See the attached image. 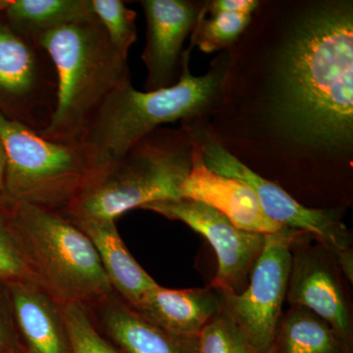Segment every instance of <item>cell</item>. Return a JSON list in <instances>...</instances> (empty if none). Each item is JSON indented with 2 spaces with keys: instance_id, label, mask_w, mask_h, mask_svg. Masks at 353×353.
Returning a JSON list of instances; mask_svg holds the SVG:
<instances>
[{
  "instance_id": "18",
  "label": "cell",
  "mask_w": 353,
  "mask_h": 353,
  "mask_svg": "<svg viewBox=\"0 0 353 353\" xmlns=\"http://www.w3.org/2000/svg\"><path fill=\"white\" fill-rule=\"evenodd\" d=\"M2 13L14 31L34 43L64 26L97 19L92 0H7Z\"/></svg>"
},
{
  "instance_id": "23",
  "label": "cell",
  "mask_w": 353,
  "mask_h": 353,
  "mask_svg": "<svg viewBox=\"0 0 353 353\" xmlns=\"http://www.w3.org/2000/svg\"><path fill=\"white\" fill-rule=\"evenodd\" d=\"M0 280L36 281L25 259L17 236L11 224L8 205L0 203Z\"/></svg>"
},
{
  "instance_id": "4",
  "label": "cell",
  "mask_w": 353,
  "mask_h": 353,
  "mask_svg": "<svg viewBox=\"0 0 353 353\" xmlns=\"http://www.w3.org/2000/svg\"><path fill=\"white\" fill-rule=\"evenodd\" d=\"M192 158L189 139L176 132L154 131L119 159L95 170L63 213L73 221H115L152 202L182 199Z\"/></svg>"
},
{
  "instance_id": "7",
  "label": "cell",
  "mask_w": 353,
  "mask_h": 353,
  "mask_svg": "<svg viewBox=\"0 0 353 353\" xmlns=\"http://www.w3.org/2000/svg\"><path fill=\"white\" fill-rule=\"evenodd\" d=\"M192 141L199 146L208 169L250 185L269 219L279 226L314 236L334 255L347 280L353 282L352 234L336 211L305 208L282 188L253 172L215 139L204 137L199 143Z\"/></svg>"
},
{
  "instance_id": "17",
  "label": "cell",
  "mask_w": 353,
  "mask_h": 353,
  "mask_svg": "<svg viewBox=\"0 0 353 353\" xmlns=\"http://www.w3.org/2000/svg\"><path fill=\"white\" fill-rule=\"evenodd\" d=\"M71 220V219H70ZM94 243L114 292L134 307L158 285L123 243L115 221L71 220Z\"/></svg>"
},
{
  "instance_id": "2",
  "label": "cell",
  "mask_w": 353,
  "mask_h": 353,
  "mask_svg": "<svg viewBox=\"0 0 353 353\" xmlns=\"http://www.w3.org/2000/svg\"><path fill=\"white\" fill-rule=\"evenodd\" d=\"M189 62L188 50L178 82L171 87L139 92L129 77L108 95L80 141L94 171L126 154L160 125L194 119L215 105L227 77L224 60L201 77L192 75Z\"/></svg>"
},
{
  "instance_id": "6",
  "label": "cell",
  "mask_w": 353,
  "mask_h": 353,
  "mask_svg": "<svg viewBox=\"0 0 353 353\" xmlns=\"http://www.w3.org/2000/svg\"><path fill=\"white\" fill-rule=\"evenodd\" d=\"M6 155L7 205L31 204L65 212L94 172L80 143H57L0 113Z\"/></svg>"
},
{
  "instance_id": "19",
  "label": "cell",
  "mask_w": 353,
  "mask_h": 353,
  "mask_svg": "<svg viewBox=\"0 0 353 353\" xmlns=\"http://www.w3.org/2000/svg\"><path fill=\"white\" fill-rule=\"evenodd\" d=\"M270 353H353L329 323L307 308L283 313Z\"/></svg>"
},
{
  "instance_id": "22",
  "label": "cell",
  "mask_w": 353,
  "mask_h": 353,
  "mask_svg": "<svg viewBox=\"0 0 353 353\" xmlns=\"http://www.w3.org/2000/svg\"><path fill=\"white\" fill-rule=\"evenodd\" d=\"M72 353H119L94 328L79 303L62 304Z\"/></svg>"
},
{
  "instance_id": "27",
  "label": "cell",
  "mask_w": 353,
  "mask_h": 353,
  "mask_svg": "<svg viewBox=\"0 0 353 353\" xmlns=\"http://www.w3.org/2000/svg\"><path fill=\"white\" fill-rule=\"evenodd\" d=\"M6 155L3 145L0 141V203L7 205L4 199V175H6Z\"/></svg>"
},
{
  "instance_id": "24",
  "label": "cell",
  "mask_w": 353,
  "mask_h": 353,
  "mask_svg": "<svg viewBox=\"0 0 353 353\" xmlns=\"http://www.w3.org/2000/svg\"><path fill=\"white\" fill-rule=\"evenodd\" d=\"M197 353H248L243 334L224 308L201 330Z\"/></svg>"
},
{
  "instance_id": "9",
  "label": "cell",
  "mask_w": 353,
  "mask_h": 353,
  "mask_svg": "<svg viewBox=\"0 0 353 353\" xmlns=\"http://www.w3.org/2000/svg\"><path fill=\"white\" fill-rule=\"evenodd\" d=\"M0 0V113L39 132L57 105V70L39 44L19 36L4 18Z\"/></svg>"
},
{
  "instance_id": "1",
  "label": "cell",
  "mask_w": 353,
  "mask_h": 353,
  "mask_svg": "<svg viewBox=\"0 0 353 353\" xmlns=\"http://www.w3.org/2000/svg\"><path fill=\"white\" fill-rule=\"evenodd\" d=\"M273 99L279 126L296 143L352 145V4H323L297 24L281 54Z\"/></svg>"
},
{
  "instance_id": "13",
  "label": "cell",
  "mask_w": 353,
  "mask_h": 353,
  "mask_svg": "<svg viewBox=\"0 0 353 353\" xmlns=\"http://www.w3.org/2000/svg\"><path fill=\"white\" fill-rule=\"evenodd\" d=\"M83 305L94 328L119 353H197L199 336L160 328L115 292Z\"/></svg>"
},
{
  "instance_id": "16",
  "label": "cell",
  "mask_w": 353,
  "mask_h": 353,
  "mask_svg": "<svg viewBox=\"0 0 353 353\" xmlns=\"http://www.w3.org/2000/svg\"><path fill=\"white\" fill-rule=\"evenodd\" d=\"M141 317L160 328L183 336H199L223 308L219 292L213 285L169 290L157 285L134 307Z\"/></svg>"
},
{
  "instance_id": "21",
  "label": "cell",
  "mask_w": 353,
  "mask_h": 353,
  "mask_svg": "<svg viewBox=\"0 0 353 353\" xmlns=\"http://www.w3.org/2000/svg\"><path fill=\"white\" fill-rule=\"evenodd\" d=\"M95 17L101 22L109 41L128 59L137 41V14L121 0H92Z\"/></svg>"
},
{
  "instance_id": "15",
  "label": "cell",
  "mask_w": 353,
  "mask_h": 353,
  "mask_svg": "<svg viewBox=\"0 0 353 353\" xmlns=\"http://www.w3.org/2000/svg\"><path fill=\"white\" fill-rule=\"evenodd\" d=\"M21 347L26 353H72L62 303L36 281L7 283Z\"/></svg>"
},
{
  "instance_id": "14",
  "label": "cell",
  "mask_w": 353,
  "mask_h": 353,
  "mask_svg": "<svg viewBox=\"0 0 353 353\" xmlns=\"http://www.w3.org/2000/svg\"><path fill=\"white\" fill-rule=\"evenodd\" d=\"M192 145V168L181 187L182 199L201 202L219 211L245 231L272 234L283 227L267 217L254 190L236 179L215 173L204 164L199 146Z\"/></svg>"
},
{
  "instance_id": "8",
  "label": "cell",
  "mask_w": 353,
  "mask_h": 353,
  "mask_svg": "<svg viewBox=\"0 0 353 353\" xmlns=\"http://www.w3.org/2000/svg\"><path fill=\"white\" fill-rule=\"evenodd\" d=\"M301 233L303 232L284 227L267 234L248 288L240 294L218 290L223 308L245 338L248 353L271 352L287 299L290 246Z\"/></svg>"
},
{
  "instance_id": "20",
  "label": "cell",
  "mask_w": 353,
  "mask_h": 353,
  "mask_svg": "<svg viewBox=\"0 0 353 353\" xmlns=\"http://www.w3.org/2000/svg\"><path fill=\"white\" fill-rule=\"evenodd\" d=\"M202 9L192 32V44L202 52L211 53L232 46L245 32L252 21V15L239 13H218L206 19Z\"/></svg>"
},
{
  "instance_id": "10",
  "label": "cell",
  "mask_w": 353,
  "mask_h": 353,
  "mask_svg": "<svg viewBox=\"0 0 353 353\" xmlns=\"http://www.w3.org/2000/svg\"><path fill=\"white\" fill-rule=\"evenodd\" d=\"M141 209L181 221L209 241L218 259L217 273L211 285L234 294L248 288L267 234L239 229L219 211L192 199L152 202Z\"/></svg>"
},
{
  "instance_id": "5",
  "label": "cell",
  "mask_w": 353,
  "mask_h": 353,
  "mask_svg": "<svg viewBox=\"0 0 353 353\" xmlns=\"http://www.w3.org/2000/svg\"><path fill=\"white\" fill-rule=\"evenodd\" d=\"M8 209L37 282L60 303L87 304L112 294L94 243L64 213L26 203Z\"/></svg>"
},
{
  "instance_id": "12",
  "label": "cell",
  "mask_w": 353,
  "mask_h": 353,
  "mask_svg": "<svg viewBox=\"0 0 353 353\" xmlns=\"http://www.w3.org/2000/svg\"><path fill=\"white\" fill-rule=\"evenodd\" d=\"M146 44L141 59L148 70L146 92L169 88L181 73L183 46L194 32L201 7L187 0H143Z\"/></svg>"
},
{
  "instance_id": "26",
  "label": "cell",
  "mask_w": 353,
  "mask_h": 353,
  "mask_svg": "<svg viewBox=\"0 0 353 353\" xmlns=\"http://www.w3.org/2000/svg\"><path fill=\"white\" fill-rule=\"evenodd\" d=\"M259 6L255 0H215L210 2L208 11L211 15L218 13H239L252 15Z\"/></svg>"
},
{
  "instance_id": "25",
  "label": "cell",
  "mask_w": 353,
  "mask_h": 353,
  "mask_svg": "<svg viewBox=\"0 0 353 353\" xmlns=\"http://www.w3.org/2000/svg\"><path fill=\"white\" fill-rule=\"evenodd\" d=\"M20 348L22 347L14 321L8 285L0 280V353L14 352Z\"/></svg>"
},
{
  "instance_id": "11",
  "label": "cell",
  "mask_w": 353,
  "mask_h": 353,
  "mask_svg": "<svg viewBox=\"0 0 353 353\" xmlns=\"http://www.w3.org/2000/svg\"><path fill=\"white\" fill-rule=\"evenodd\" d=\"M290 250L292 266L285 301L290 306L307 308L321 317L353 348L352 301L334 255L306 233L296 236Z\"/></svg>"
},
{
  "instance_id": "28",
  "label": "cell",
  "mask_w": 353,
  "mask_h": 353,
  "mask_svg": "<svg viewBox=\"0 0 353 353\" xmlns=\"http://www.w3.org/2000/svg\"><path fill=\"white\" fill-rule=\"evenodd\" d=\"M6 353H26V352H24V350H22V348H20V350H14V352H6Z\"/></svg>"
},
{
  "instance_id": "3",
  "label": "cell",
  "mask_w": 353,
  "mask_h": 353,
  "mask_svg": "<svg viewBox=\"0 0 353 353\" xmlns=\"http://www.w3.org/2000/svg\"><path fill=\"white\" fill-rule=\"evenodd\" d=\"M37 43L50 55L58 79L54 115L38 134L57 143H80L108 95L131 77L128 59L114 48L97 18L46 32Z\"/></svg>"
}]
</instances>
